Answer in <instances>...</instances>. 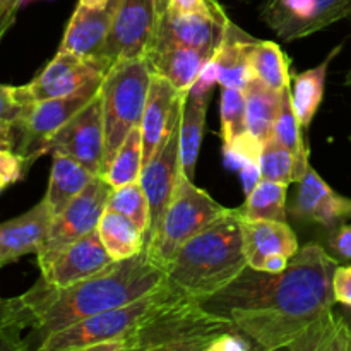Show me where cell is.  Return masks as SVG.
I'll return each mask as SVG.
<instances>
[{
	"mask_svg": "<svg viewBox=\"0 0 351 351\" xmlns=\"http://www.w3.org/2000/svg\"><path fill=\"white\" fill-rule=\"evenodd\" d=\"M338 259L317 243L302 247L287 269L271 274L247 266L233 283L201 304L230 319L261 350H287L336 304Z\"/></svg>",
	"mask_w": 351,
	"mask_h": 351,
	"instance_id": "cell-1",
	"label": "cell"
},
{
	"mask_svg": "<svg viewBox=\"0 0 351 351\" xmlns=\"http://www.w3.org/2000/svg\"><path fill=\"white\" fill-rule=\"evenodd\" d=\"M167 281V271L147 252L117 261L101 273L67 288H55L41 278L31 288V302L38 321L27 335V348L40 346L55 332L86 317L130 304L158 290Z\"/></svg>",
	"mask_w": 351,
	"mask_h": 351,
	"instance_id": "cell-2",
	"label": "cell"
},
{
	"mask_svg": "<svg viewBox=\"0 0 351 351\" xmlns=\"http://www.w3.org/2000/svg\"><path fill=\"white\" fill-rule=\"evenodd\" d=\"M247 266L240 209H228L177 250L167 267V280L202 302L233 283Z\"/></svg>",
	"mask_w": 351,
	"mask_h": 351,
	"instance_id": "cell-3",
	"label": "cell"
},
{
	"mask_svg": "<svg viewBox=\"0 0 351 351\" xmlns=\"http://www.w3.org/2000/svg\"><path fill=\"white\" fill-rule=\"evenodd\" d=\"M230 332H240L230 319L170 283L160 304L123 341V351H211Z\"/></svg>",
	"mask_w": 351,
	"mask_h": 351,
	"instance_id": "cell-4",
	"label": "cell"
},
{
	"mask_svg": "<svg viewBox=\"0 0 351 351\" xmlns=\"http://www.w3.org/2000/svg\"><path fill=\"white\" fill-rule=\"evenodd\" d=\"M151 77L146 57L117 62L103 77L99 98L105 123V170L130 130L141 125Z\"/></svg>",
	"mask_w": 351,
	"mask_h": 351,
	"instance_id": "cell-5",
	"label": "cell"
},
{
	"mask_svg": "<svg viewBox=\"0 0 351 351\" xmlns=\"http://www.w3.org/2000/svg\"><path fill=\"white\" fill-rule=\"evenodd\" d=\"M168 280L144 297L99 314L86 317L51 335L40 351H123V341L143 322L147 312L167 295Z\"/></svg>",
	"mask_w": 351,
	"mask_h": 351,
	"instance_id": "cell-6",
	"label": "cell"
},
{
	"mask_svg": "<svg viewBox=\"0 0 351 351\" xmlns=\"http://www.w3.org/2000/svg\"><path fill=\"white\" fill-rule=\"evenodd\" d=\"M226 211L228 209L218 204L208 192L195 187L194 180L182 173L163 221L154 239L146 245L147 256L167 271L177 250Z\"/></svg>",
	"mask_w": 351,
	"mask_h": 351,
	"instance_id": "cell-7",
	"label": "cell"
},
{
	"mask_svg": "<svg viewBox=\"0 0 351 351\" xmlns=\"http://www.w3.org/2000/svg\"><path fill=\"white\" fill-rule=\"evenodd\" d=\"M167 0H119L106 36L101 62L105 71L120 60L144 58L160 31Z\"/></svg>",
	"mask_w": 351,
	"mask_h": 351,
	"instance_id": "cell-8",
	"label": "cell"
},
{
	"mask_svg": "<svg viewBox=\"0 0 351 351\" xmlns=\"http://www.w3.org/2000/svg\"><path fill=\"white\" fill-rule=\"evenodd\" d=\"M101 82L103 79H99L74 95L27 105L23 119L14 125V134H16L14 151L23 156L26 168L43 156L51 137L98 95Z\"/></svg>",
	"mask_w": 351,
	"mask_h": 351,
	"instance_id": "cell-9",
	"label": "cell"
},
{
	"mask_svg": "<svg viewBox=\"0 0 351 351\" xmlns=\"http://www.w3.org/2000/svg\"><path fill=\"white\" fill-rule=\"evenodd\" d=\"M112 192L113 187L105 177L96 175L88 187L69 202L64 211L53 216L47 237L36 254L41 271L47 269L65 247L98 228L99 219L108 208Z\"/></svg>",
	"mask_w": 351,
	"mask_h": 351,
	"instance_id": "cell-10",
	"label": "cell"
},
{
	"mask_svg": "<svg viewBox=\"0 0 351 351\" xmlns=\"http://www.w3.org/2000/svg\"><path fill=\"white\" fill-rule=\"evenodd\" d=\"M351 14V0H266L264 23L285 41L311 36Z\"/></svg>",
	"mask_w": 351,
	"mask_h": 351,
	"instance_id": "cell-11",
	"label": "cell"
},
{
	"mask_svg": "<svg viewBox=\"0 0 351 351\" xmlns=\"http://www.w3.org/2000/svg\"><path fill=\"white\" fill-rule=\"evenodd\" d=\"M51 153L74 158L93 175L105 173V123L99 93L51 137L45 154Z\"/></svg>",
	"mask_w": 351,
	"mask_h": 351,
	"instance_id": "cell-12",
	"label": "cell"
},
{
	"mask_svg": "<svg viewBox=\"0 0 351 351\" xmlns=\"http://www.w3.org/2000/svg\"><path fill=\"white\" fill-rule=\"evenodd\" d=\"M105 77V72L91 62L67 50H58L50 64L26 86H17L24 105L74 95L91 82Z\"/></svg>",
	"mask_w": 351,
	"mask_h": 351,
	"instance_id": "cell-13",
	"label": "cell"
},
{
	"mask_svg": "<svg viewBox=\"0 0 351 351\" xmlns=\"http://www.w3.org/2000/svg\"><path fill=\"white\" fill-rule=\"evenodd\" d=\"M184 173L180 163V123L173 129L167 141L161 144L151 161H147L141 171L139 184L143 185L149 201L151 223L146 235V245L154 239L160 228L168 204L173 197L178 178Z\"/></svg>",
	"mask_w": 351,
	"mask_h": 351,
	"instance_id": "cell-14",
	"label": "cell"
},
{
	"mask_svg": "<svg viewBox=\"0 0 351 351\" xmlns=\"http://www.w3.org/2000/svg\"><path fill=\"white\" fill-rule=\"evenodd\" d=\"M185 98L187 95L178 91L167 77L153 72L143 120L139 125L141 134H143L144 165L151 161L161 144L180 123Z\"/></svg>",
	"mask_w": 351,
	"mask_h": 351,
	"instance_id": "cell-15",
	"label": "cell"
},
{
	"mask_svg": "<svg viewBox=\"0 0 351 351\" xmlns=\"http://www.w3.org/2000/svg\"><path fill=\"white\" fill-rule=\"evenodd\" d=\"M117 263L105 249L98 228L65 247L50 266L41 271V278L55 288H67L101 273Z\"/></svg>",
	"mask_w": 351,
	"mask_h": 351,
	"instance_id": "cell-16",
	"label": "cell"
},
{
	"mask_svg": "<svg viewBox=\"0 0 351 351\" xmlns=\"http://www.w3.org/2000/svg\"><path fill=\"white\" fill-rule=\"evenodd\" d=\"M151 72L167 77L178 91L189 95L201 79L206 65L211 62L208 55L175 40L163 26L156 34L149 53L146 55Z\"/></svg>",
	"mask_w": 351,
	"mask_h": 351,
	"instance_id": "cell-17",
	"label": "cell"
},
{
	"mask_svg": "<svg viewBox=\"0 0 351 351\" xmlns=\"http://www.w3.org/2000/svg\"><path fill=\"white\" fill-rule=\"evenodd\" d=\"M117 2L119 0H110L106 5L101 7H88L77 3V9L74 10L71 21H69L58 50L72 51L77 57L95 64L106 74L101 62V53L110 26H112Z\"/></svg>",
	"mask_w": 351,
	"mask_h": 351,
	"instance_id": "cell-18",
	"label": "cell"
},
{
	"mask_svg": "<svg viewBox=\"0 0 351 351\" xmlns=\"http://www.w3.org/2000/svg\"><path fill=\"white\" fill-rule=\"evenodd\" d=\"M291 215L304 221L319 223L328 228H335L351 216V199L343 197L332 191L308 165L307 171L298 182Z\"/></svg>",
	"mask_w": 351,
	"mask_h": 351,
	"instance_id": "cell-19",
	"label": "cell"
},
{
	"mask_svg": "<svg viewBox=\"0 0 351 351\" xmlns=\"http://www.w3.org/2000/svg\"><path fill=\"white\" fill-rule=\"evenodd\" d=\"M226 21H228V16L219 3H216L215 9L208 10V12L191 14L175 12L165 5L161 26L175 40L202 51L213 60L219 43H221Z\"/></svg>",
	"mask_w": 351,
	"mask_h": 351,
	"instance_id": "cell-20",
	"label": "cell"
},
{
	"mask_svg": "<svg viewBox=\"0 0 351 351\" xmlns=\"http://www.w3.org/2000/svg\"><path fill=\"white\" fill-rule=\"evenodd\" d=\"M53 216L43 199L24 215L0 223V267L27 254H38Z\"/></svg>",
	"mask_w": 351,
	"mask_h": 351,
	"instance_id": "cell-21",
	"label": "cell"
},
{
	"mask_svg": "<svg viewBox=\"0 0 351 351\" xmlns=\"http://www.w3.org/2000/svg\"><path fill=\"white\" fill-rule=\"evenodd\" d=\"M256 38L240 29L228 17L223 31L221 43L215 57L209 62L216 82L221 88H245L247 82L254 79L250 67V53L256 45Z\"/></svg>",
	"mask_w": 351,
	"mask_h": 351,
	"instance_id": "cell-22",
	"label": "cell"
},
{
	"mask_svg": "<svg viewBox=\"0 0 351 351\" xmlns=\"http://www.w3.org/2000/svg\"><path fill=\"white\" fill-rule=\"evenodd\" d=\"M240 228L247 264L252 269L261 271V266L269 256L281 254L291 259L298 252L297 237L287 221L245 219L240 215Z\"/></svg>",
	"mask_w": 351,
	"mask_h": 351,
	"instance_id": "cell-23",
	"label": "cell"
},
{
	"mask_svg": "<svg viewBox=\"0 0 351 351\" xmlns=\"http://www.w3.org/2000/svg\"><path fill=\"white\" fill-rule=\"evenodd\" d=\"M211 98V79L202 77L187 95L180 119V163L185 177L194 180L195 165L204 136L206 112Z\"/></svg>",
	"mask_w": 351,
	"mask_h": 351,
	"instance_id": "cell-24",
	"label": "cell"
},
{
	"mask_svg": "<svg viewBox=\"0 0 351 351\" xmlns=\"http://www.w3.org/2000/svg\"><path fill=\"white\" fill-rule=\"evenodd\" d=\"M221 137L225 153L243 163H259L261 149L252 143L247 125V105L242 88H223Z\"/></svg>",
	"mask_w": 351,
	"mask_h": 351,
	"instance_id": "cell-25",
	"label": "cell"
},
{
	"mask_svg": "<svg viewBox=\"0 0 351 351\" xmlns=\"http://www.w3.org/2000/svg\"><path fill=\"white\" fill-rule=\"evenodd\" d=\"M283 93L269 88L257 77L250 79L245 88H243L249 136L259 149L273 136L274 123H276L281 101H283Z\"/></svg>",
	"mask_w": 351,
	"mask_h": 351,
	"instance_id": "cell-26",
	"label": "cell"
},
{
	"mask_svg": "<svg viewBox=\"0 0 351 351\" xmlns=\"http://www.w3.org/2000/svg\"><path fill=\"white\" fill-rule=\"evenodd\" d=\"M51 170L48 180L45 201L50 206L55 216L64 211L69 202L88 187L89 182L96 177L86 167H82L74 158L62 153H51Z\"/></svg>",
	"mask_w": 351,
	"mask_h": 351,
	"instance_id": "cell-27",
	"label": "cell"
},
{
	"mask_svg": "<svg viewBox=\"0 0 351 351\" xmlns=\"http://www.w3.org/2000/svg\"><path fill=\"white\" fill-rule=\"evenodd\" d=\"M290 351H351V314L336 312L335 307L322 314L307 331L295 339Z\"/></svg>",
	"mask_w": 351,
	"mask_h": 351,
	"instance_id": "cell-28",
	"label": "cell"
},
{
	"mask_svg": "<svg viewBox=\"0 0 351 351\" xmlns=\"http://www.w3.org/2000/svg\"><path fill=\"white\" fill-rule=\"evenodd\" d=\"M99 237L115 261L129 259L146 250V235L125 215L106 208L98 225Z\"/></svg>",
	"mask_w": 351,
	"mask_h": 351,
	"instance_id": "cell-29",
	"label": "cell"
},
{
	"mask_svg": "<svg viewBox=\"0 0 351 351\" xmlns=\"http://www.w3.org/2000/svg\"><path fill=\"white\" fill-rule=\"evenodd\" d=\"M339 48H336L321 65L308 71L297 74L293 77V91H291V103H293L295 113L300 120L302 129H307L314 120L319 106H321L322 96H324L326 77L328 69Z\"/></svg>",
	"mask_w": 351,
	"mask_h": 351,
	"instance_id": "cell-30",
	"label": "cell"
},
{
	"mask_svg": "<svg viewBox=\"0 0 351 351\" xmlns=\"http://www.w3.org/2000/svg\"><path fill=\"white\" fill-rule=\"evenodd\" d=\"M287 191L288 185L261 178L247 194L245 204L240 215L245 219H271L287 221Z\"/></svg>",
	"mask_w": 351,
	"mask_h": 351,
	"instance_id": "cell-31",
	"label": "cell"
},
{
	"mask_svg": "<svg viewBox=\"0 0 351 351\" xmlns=\"http://www.w3.org/2000/svg\"><path fill=\"white\" fill-rule=\"evenodd\" d=\"M250 67L254 77L261 79L269 88L281 93L290 88L288 57L274 41H256L250 53Z\"/></svg>",
	"mask_w": 351,
	"mask_h": 351,
	"instance_id": "cell-32",
	"label": "cell"
},
{
	"mask_svg": "<svg viewBox=\"0 0 351 351\" xmlns=\"http://www.w3.org/2000/svg\"><path fill=\"white\" fill-rule=\"evenodd\" d=\"M143 167V134L141 127H136L130 130L120 149L108 163L103 177L113 189H120L123 185L139 182Z\"/></svg>",
	"mask_w": 351,
	"mask_h": 351,
	"instance_id": "cell-33",
	"label": "cell"
},
{
	"mask_svg": "<svg viewBox=\"0 0 351 351\" xmlns=\"http://www.w3.org/2000/svg\"><path fill=\"white\" fill-rule=\"evenodd\" d=\"M273 136L293 154L295 161H297L298 175H300L302 180L311 161H308V149L305 147L304 137H302L300 120H298L297 113H295L293 103H291L290 89L283 93V101H281L280 113H278L276 123H274Z\"/></svg>",
	"mask_w": 351,
	"mask_h": 351,
	"instance_id": "cell-34",
	"label": "cell"
},
{
	"mask_svg": "<svg viewBox=\"0 0 351 351\" xmlns=\"http://www.w3.org/2000/svg\"><path fill=\"white\" fill-rule=\"evenodd\" d=\"M259 171L261 178L280 182V184L285 185H290L293 182L300 180L297 161H295L293 154L274 136H271L261 147Z\"/></svg>",
	"mask_w": 351,
	"mask_h": 351,
	"instance_id": "cell-35",
	"label": "cell"
},
{
	"mask_svg": "<svg viewBox=\"0 0 351 351\" xmlns=\"http://www.w3.org/2000/svg\"><path fill=\"white\" fill-rule=\"evenodd\" d=\"M108 209L125 215L127 218L132 219L143 230L144 235H147L151 223V209L146 192H144L143 185L139 182L123 185L120 189H113L108 201Z\"/></svg>",
	"mask_w": 351,
	"mask_h": 351,
	"instance_id": "cell-36",
	"label": "cell"
},
{
	"mask_svg": "<svg viewBox=\"0 0 351 351\" xmlns=\"http://www.w3.org/2000/svg\"><path fill=\"white\" fill-rule=\"evenodd\" d=\"M26 170L19 153L14 149H0V191L19 182Z\"/></svg>",
	"mask_w": 351,
	"mask_h": 351,
	"instance_id": "cell-37",
	"label": "cell"
},
{
	"mask_svg": "<svg viewBox=\"0 0 351 351\" xmlns=\"http://www.w3.org/2000/svg\"><path fill=\"white\" fill-rule=\"evenodd\" d=\"M27 105L17 96V86L0 84V120L16 125L23 119Z\"/></svg>",
	"mask_w": 351,
	"mask_h": 351,
	"instance_id": "cell-38",
	"label": "cell"
},
{
	"mask_svg": "<svg viewBox=\"0 0 351 351\" xmlns=\"http://www.w3.org/2000/svg\"><path fill=\"white\" fill-rule=\"evenodd\" d=\"M336 304L351 308V266H338L332 278Z\"/></svg>",
	"mask_w": 351,
	"mask_h": 351,
	"instance_id": "cell-39",
	"label": "cell"
},
{
	"mask_svg": "<svg viewBox=\"0 0 351 351\" xmlns=\"http://www.w3.org/2000/svg\"><path fill=\"white\" fill-rule=\"evenodd\" d=\"M329 247L336 259L351 261V225L338 226L329 239Z\"/></svg>",
	"mask_w": 351,
	"mask_h": 351,
	"instance_id": "cell-40",
	"label": "cell"
},
{
	"mask_svg": "<svg viewBox=\"0 0 351 351\" xmlns=\"http://www.w3.org/2000/svg\"><path fill=\"white\" fill-rule=\"evenodd\" d=\"M23 7V0H0V43L7 31L16 23V16Z\"/></svg>",
	"mask_w": 351,
	"mask_h": 351,
	"instance_id": "cell-41",
	"label": "cell"
},
{
	"mask_svg": "<svg viewBox=\"0 0 351 351\" xmlns=\"http://www.w3.org/2000/svg\"><path fill=\"white\" fill-rule=\"evenodd\" d=\"M218 0H167L168 9L175 12L191 14V12H208L215 9Z\"/></svg>",
	"mask_w": 351,
	"mask_h": 351,
	"instance_id": "cell-42",
	"label": "cell"
},
{
	"mask_svg": "<svg viewBox=\"0 0 351 351\" xmlns=\"http://www.w3.org/2000/svg\"><path fill=\"white\" fill-rule=\"evenodd\" d=\"M288 264H290V259H288L287 256L276 254V256H269L266 261H264L263 266H261V271H264V273L276 274V273H281V271L287 269Z\"/></svg>",
	"mask_w": 351,
	"mask_h": 351,
	"instance_id": "cell-43",
	"label": "cell"
},
{
	"mask_svg": "<svg viewBox=\"0 0 351 351\" xmlns=\"http://www.w3.org/2000/svg\"><path fill=\"white\" fill-rule=\"evenodd\" d=\"M16 136H0V149H14Z\"/></svg>",
	"mask_w": 351,
	"mask_h": 351,
	"instance_id": "cell-44",
	"label": "cell"
},
{
	"mask_svg": "<svg viewBox=\"0 0 351 351\" xmlns=\"http://www.w3.org/2000/svg\"><path fill=\"white\" fill-rule=\"evenodd\" d=\"M0 136H16V134H14L12 123L2 122V120H0Z\"/></svg>",
	"mask_w": 351,
	"mask_h": 351,
	"instance_id": "cell-45",
	"label": "cell"
},
{
	"mask_svg": "<svg viewBox=\"0 0 351 351\" xmlns=\"http://www.w3.org/2000/svg\"><path fill=\"white\" fill-rule=\"evenodd\" d=\"M110 0H79V3L81 5H88V7H101V5H106Z\"/></svg>",
	"mask_w": 351,
	"mask_h": 351,
	"instance_id": "cell-46",
	"label": "cell"
},
{
	"mask_svg": "<svg viewBox=\"0 0 351 351\" xmlns=\"http://www.w3.org/2000/svg\"><path fill=\"white\" fill-rule=\"evenodd\" d=\"M346 84H348V86H350V88H351V77H348V79H346Z\"/></svg>",
	"mask_w": 351,
	"mask_h": 351,
	"instance_id": "cell-47",
	"label": "cell"
},
{
	"mask_svg": "<svg viewBox=\"0 0 351 351\" xmlns=\"http://www.w3.org/2000/svg\"><path fill=\"white\" fill-rule=\"evenodd\" d=\"M240 2H249V0H240Z\"/></svg>",
	"mask_w": 351,
	"mask_h": 351,
	"instance_id": "cell-48",
	"label": "cell"
},
{
	"mask_svg": "<svg viewBox=\"0 0 351 351\" xmlns=\"http://www.w3.org/2000/svg\"><path fill=\"white\" fill-rule=\"evenodd\" d=\"M348 77H351V72H350V74H348Z\"/></svg>",
	"mask_w": 351,
	"mask_h": 351,
	"instance_id": "cell-49",
	"label": "cell"
},
{
	"mask_svg": "<svg viewBox=\"0 0 351 351\" xmlns=\"http://www.w3.org/2000/svg\"><path fill=\"white\" fill-rule=\"evenodd\" d=\"M350 141H351V136H350Z\"/></svg>",
	"mask_w": 351,
	"mask_h": 351,
	"instance_id": "cell-50",
	"label": "cell"
}]
</instances>
